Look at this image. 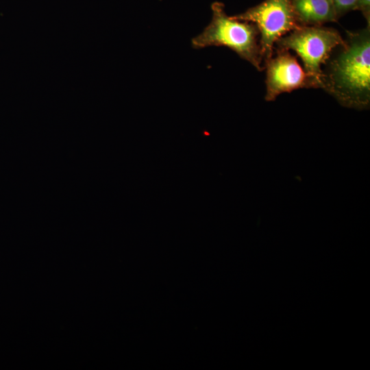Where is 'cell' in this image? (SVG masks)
Returning a JSON list of instances; mask_svg holds the SVG:
<instances>
[{"mask_svg": "<svg viewBox=\"0 0 370 370\" xmlns=\"http://www.w3.org/2000/svg\"><path fill=\"white\" fill-rule=\"evenodd\" d=\"M276 49L264 62L266 69L265 100L273 101L284 92L303 88H313L312 82L296 58L289 51Z\"/></svg>", "mask_w": 370, "mask_h": 370, "instance_id": "obj_5", "label": "cell"}, {"mask_svg": "<svg viewBox=\"0 0 370 370\" xmlns=\"http://www.w3.org/2000/svg\"><path fill=\"white\" fill-rule=\"evenodd\" d=\"M321 88L342 106L358 110L370 103V26L347 32L321 69Z\"/></svg>", "mask_w": 370, "mask_h": 370, "instance_id": "obj_1", "label": "cell"}, {"mask_svg": "<svg viewBox=\"0 0 370 370\" xmlns=\"http://www.w3.org/2000/svg\"><path fill=\"white\" fill-rule=\"evenodd\" d=\"M292 4L301 26H319L338 19L331 0H292Z\"/></svg>", "mask_w": 370, "mask_h": 370, "instance_id": "obj_6", "label": "cell"}, {"mask_svg": "<svg viewBox=\"0 0 370 370\" xmlns=\"http://www.w3.org/2000/svg\"><path fill=\"white\" fill-rule=\"evenodd\" d=\"M356 10L362 12L367 21V26H370V0H358Z\"/></svg>", "mask_w": 370, "mask_h": 370, "instance_id": "obj_8", "label": "cell"}, {"mask_svg": "<svg viewBox=\"0 0 370 370\" xmlns=\"http://www.w3.org/2000/svg\"><path fill=\"white\" fill-rule=\"evenodd\" d=\"M343 42L339 32L331 27L301 26L279 38L278 49L295 51L314 88H321V69L332 51Z\"/></svg>", "mask_w": 370, "mask_h": 370, "instance_id": "obj_3", "label": "cell"}, {"mask_svg": "<svg viewBox=\"0 0 370 370\" xmlns=\"http://www.w3.org/2000/svg\"><path fill=\"white\" fill-rule=\"evenodd\" d=\"M233 18L256 25L264 63L273 52L276 41L301 27L293 10L292 0H264Z\"/></svg>", "mask_w": 370, "mask_h": 370, "instance_id": "obj_4", "label": "cell"}, {"mask_svg": "<svg viewBox=\"0 0 370 370\" xmlns=\"http://www.w3.org/2000/svg\"><path fill=\"white\" fill-rule=\"evenodd\" d=\"M338 19L345 14L356 10L358 0H331Z\"/></svg>", "mask_w": 370, "mask_h": 370, "instance_id": "obj_7", "label": "cell"}, {"mask_svg": "<svg viewBox=\"0 0 370 370\" xmlns=\"http://www.w3.org/2000/svg\"><path fill=\"white\" fill-rule=\"evenodd\" d=\"M212 18L210 24L192 39L193 48L223 46L236 52L258 71H262L263 59L260 44V33L251 22L228 16L221 3L212 5Z\"/></svg>", "mask_w": 370, "mask_h": 370, "instance_id": "obj_2", "label": "cell"}]
</instances>
